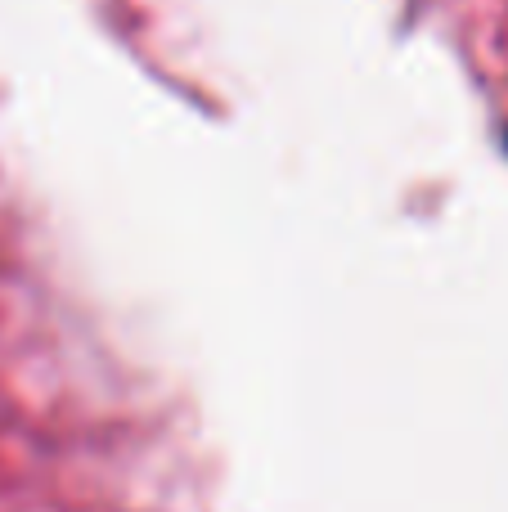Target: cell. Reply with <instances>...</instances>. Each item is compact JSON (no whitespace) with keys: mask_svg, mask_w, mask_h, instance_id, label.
<instances>
[{"mask_svg":"<svg viewBox=\"0 0 508 512\" xmlns=\"http://www.w3.org/2000/svg\"><path fill=\"white\" fill-rule=\"evenodd\" d=\"M504 140H508V131H504Z\"/></svg>","mask_w":508,"mask_h":512,"instance_id":"obj_1","label":"cell"}]
</instances>
